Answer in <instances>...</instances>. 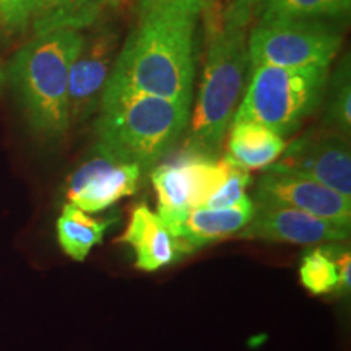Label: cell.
<instances>
[{"mask_svg": "<svg viewBox=\"0 0 351 351\" xmlns=\"http://www.w3.org/2000/svg\"><path fill=\"white\" fill-rule=\"evenodd\" d=\"M197 19L174 13H142L114 62L106 86L192 103Z\"/></svg>", "mask_w": 351, "mask_h": 351, "instance_id": "1", "label": "cell"}, {"mask_svg": "<svg viewBox=\"0 0 351 351\" xmlns=\"http://www.w3.org/2000/svg\"><path fill=\"white\" fill-rule=\"evenodd\" d=\"M205 64L194 109L189 119L187 148L212 155L225 140L243 98L249 73L247 28L226 16L219 0L204 13Z\"/></svg>", "mask_w": 351, "mask_h": 351, "instance_id": "2", "label": "cell"}, {"mask_svg": "<svg viewBox=\"0 0 351 351\" xmlns=\"http://www.w3.org/2000/svg\"><path fill=\"white\" fill-rule=\"evenodd\" d=\"M191 109L192 103L106 86L96 121V148L148 169L187 129Z\"/></svg>", "mask_w": 351, "mask_h": 351, "instance_id": "3", "label": "cell"}, {"mask_svg": "<svg viewBox=\"0 0 351 351\" xmlns=\"http://www.w3.org/2000/svg\"><path fill=\"white\" fill-rule=\"evenodd\" d=\"M82 32L56 29L38 34L13 56L7 77L26 121L38 135L59 138L67 132L69 78L83 44Z\"/></svg>", "mask_w": 351, "mask_h": 351, "instance_id": "4", "label": "cell"}, {"mask_svg": "<svg viewBox=\"0 0 351 351\" xmlns=\"http://www.w3.org/2000/svg\"><path fill=\"white\" fill-rule=\"evenodd\" d=\"M328 69H249V83L232 121H251L287 138L324 101Z\"/></svg>", "mask_w": 351, "mask_h": 351, "instance_id": "5", "label": "cell"}, {"mask_svg": "<svg viewBox=\"0 0 351 351\" xmlns=\"http://www.w3.org/2000/svg\"><path fill=\"white\" fill-rule=\"evenodd\" d=\"M343 36L327 20H278L257 23L247 36L249 69H328Z\"/></svg>", "mask_w": 351, "mask_h": 351, "instance_id": "6", "label": "cell"}, {"mask_svg": "<svg viewBox=\"0 0 351 351\" xmlns=\"http://www.w3.org/2000/svg\"><path fill=\"white\" fill-rule=\"evenodd\" d=\"M232 163L226 158L187 148L173 160L152 171V184L158 199V217L178 239L179 228L189 212L207 205L215 192L226 181Z\"/></svg>", "mask_w": 351, "mask_h": 351, "instance_id": "7", "label": "cell"}, {"mask_svg": "<svg viewBox=\"0 0 351 351\" xmlns=\"http://www.w3.org/2000/svg\"><path fill=\"white\" fill-rule=\"evenodd\" d=\"M269 169L313 179L351 197L350 143L339 130H309L287 145Z\"/></svg>", "mask_w": 351, "mask_h": 351, "instance_id": "8", "label": "cell"}, {"mask_svg": "<svg viewBox=\"0 0 351 351\" xmlns=\"http://www.w3.org/2000/svg\"><path fill=\"white\" fill-rule=\"evenodd\" d=\"M119 34L108 26L83 36L82 49L73 60L69 78V122H80L98 109L111 77Z\"/></svg>", "mask_w": 351, "mask_h": 351, "instance_id": "9", "label": "cell"}, {"mask_svg": "<svg viewBox=\"0 0 351 351\" xmlns=\"http://www.w3.org/2000/svg\"><path fill=\"white\" fill-rule=\"evenodd\" d=\"M142 171L138 165L121 161L96 148V155L70 178L69 204L85 213L103 212L137 191Z\"/></svg>", "mask_w": 351, "mask_h": 351, "instance_id": "10", "label": "cell"}, {"mask_svg": "<svg viewBox=\"0 0 351 351\" xmlns=\"http://www.w3.org/2000/svg\"><path fill=\"white\" fill-rule=\"evenodd\" d=\"M350 228L313 217L296 208L256 204L251 221L236 236L241 239L267 243L324 245L343 243L350 238Z\"/></svg>", "mask_w": 351, "mask_h": 351, "instance_id": "11", "label": "cell"}, {"mask_svg": "<svg viewBox=\"0 0 351 351\" xmlns=\"http://www.w3.org/2000/svg\"><path fill=\"white\" fill-rule=\"evenodd\" d=\"M254 202L296 208L337 225L351 226V197L296 174L269 169L258 179Z\"/></svg>", "mask_w": 351, "mask_h": 351, "instance_id": "12", "label": "cell"}, {"mask_svg": "<svg viewBox=\"0 0 351 351\" xmlns=\"http://www.w3.org/2000/svg\"><path fill=\"white\" fill-rule=\"evenodd\" d=\"M116 243L129 245L134 251L135 267L147 274L171 265L182 254L179 241L147 204H138L132 210L129 225Z\"/></svg>", "mask_w": 351, "mask_h": 351, "instance_id": "13", "label": "cell"}, {"mask_svg": "<svg viewBox=\"0 0 351 351\" xmlns=\"http://www.w3.org/2000/svg\"><path fill=\"white\" fill-rule=\"evenodd\" d=\"M256 204L245 199L228 208H195L189 212L178 232L182 254L197 251L205 245L236 236L251 221Z\"/></svg>", "mask_w": 351, "mask_h": 351, "instance_id": "14", "label": "cell"}, {"mask_svg": "<svg viewBox=\"0 0 351 351\" xmlns=\"http://www.w3.org/2000/svg\"><path fill=\"white\" fill-rule=\"evenodd\" d=\"M125 0H29V25L34 36L56 29H75L93 26L108 12Z\"/></svg>", "mask_w": 351, "mask_h": 351, "instance_id": "15", "label": "cell"}, {"mask_svg": "<svg viewBox=\"0 0 351 351\" xmlns=\"http://www.w3.org/2000/svg\"><path fill=\"white\" fill-rule=\"evenodd\" d=\"M287 140L269 127L251 121H232L226 160L241 169H267L282 156Z\"/></svg>", "mask_w": 351, "mask_h": 351, "instance_id": "16", "label": "cell"}, {"mask_svg": "<svg viewBox=\"0 0 351 351\" xmlns=\"http://www.w3.org/2000/svg\"><path fill=\"white\" fill-rule=\"evenodd\" d=\"M111 223V219L93 218L75 205L65 204L56 221L57 243L72 261L85 262L91 249L103 243Z\"/></svg>", "mask_w": 351, "mask_h": 351, "instance_id": "17", "label": "cell"}, {"mask_svg": "<svg viewBox=\"0 0 351 351\" xmlns=\"http://www.w3.org/2000/svg\"><path fill=\"white\" fill-rule=\"evenodd\" d=\"M258 23L278 20H332L348 15L339 0H262Z\"/></svg>", "mask_w": 351, "mask_h": 351, "instance_id": "18", "label": "cell"}, {"mask_svg": "<svg viewBox=\"0 0 351 351\" xmlns=\"http://www.w3.org/2000/svg\"><path fill=\"white\" fill-rule=\"evenodd\" d=\"M327 121L341 134H350L351 129V65L346 54L332 75L327 78Z\"/></svg>", "mask_w": 351, "mask_h": 351, "instance_id": "19", "label": "cell"}, {"mask_svg": "<svg viewBox=\"0 0 351 351\" xmlns=\"http://www.w3.org/2000/svg\"><path fill=\"white\" fill-rule=\"evenodd\" d=\"M300 280L311 295L324 296L337 291L339 287V269L337 257L328 247H314L302 257Z\"/></svg>", "mask_w": 351, "mask_h": 351, "instance_id": "20", "label": "cell"}, {"mask_svg": "<svg viewBox=\"0 0 351 351\" xmlns=\"http://www.w3.org/2000/svg\"><path fill=\"white\" fill-rule=\"evenodd\" d=\"M251 182L252 178L249 174V171L241 169L238 166L232 165L226 181L221 184V187L207 202L205 208H228L241 204V202L247 199L245 191H247Z\"/></svg>", "mask_w": 351, "mask_h": 351, "instance_id": "21", "label": "cell"}, {"mask_svg": "<svg viewBox=\"0 0 351 351\" xmlns=\"http://www.w3.org/2000/svg\"><path fill=\"white\" fill-rule=\"evenodd\" d=\"M212 0H138L142 13H174V15L199 16Z\"/></svg>", "mask_w": 351, "mask_h": 351, "instance_id": "22", "label": "cell"}, {"mask_svg": "<svg viewBox=\"0 0 351 351\" xmlns=\"http://www.w3.org/2000/svg\"><path fill=\"white\" fill-rule=\"evenodd\" d=\"M0 26L20 33L29 26V0H0Z\"/></svg>", "mask_w": 351, "mask_h": 351, "instance_id": "23", "label": "cell"}, {"mask_svg": "<svg viewBox=\"0 0 351 351\" xmlns=\"http://www.w3.org/2000/svg\"><path fill=\"white\" fill-rule=\"evenodd\" d=\"M219 2L232 23L247 28L251 20L257 15L262 0H219Z\"/></svg>", "mask_w": 351, "mask_h": 351, "instance_id": "24", "label": "cell"}, {"mask_svg": "<svg viewBox=\"0 0 351 351\" xmlns=\"http://www.w3.org/2000/svg\"><path fill=\"white\" fill-rule=\"evenodd\" d=\"M337 269H339V287L337 291L340 295L350 293L351 289V257L350 252H341L339 258H337Z\"/></svg>", "mask_w": 351, "mask_h": 351, "instance_id": "25", "label": "cell"}, {"mask_svg": "<svg viewBox=\"0 0 351 351\" xmlns=\"http://www.w3.org/2000/svg\"><path fill=\"white\" fill-rule=\"evenodd\" d=\"M7 80V73L5 70H3V65H2V60H0V88L3 86V83Z\"/></svg>", "mask_w": 351, "mask_h": 351, "instance_id": "26", "label": "cell"}, {"mask_svg": "<svg viewBox=\"0 0 351 351\" xmlns=\"http://www.w3.org/2000/svg\"><path fill=\"white\" fill-rule=\"evenodd\" d=\"M340 2V5L343 7V10L346 12V13H350V8H351V0H339Z\"/></svg>", "mask_w": 351, "mask_h": 351, "instance_id": "27", "label": "cell"}]
</instances>
